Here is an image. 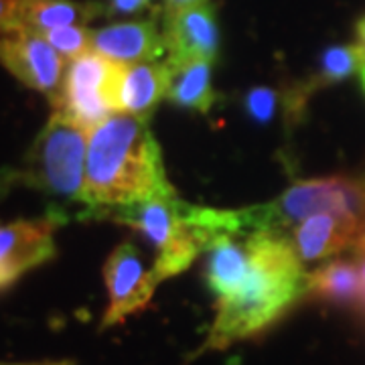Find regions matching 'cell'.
<instances>
[{
    "instance_id": "cell-1",
    "label": "cell",
    "mask_w": 365,
    "mask_h": 365,
    "mask_svg": "<svg viewBox=\"0 0 365 365\" xmlns=\"http://www.w3.org/2000/svg\"><path fill=\"white\" fill-rule=\"evenodd\" d=\"M158 197H175L160 146L146 120L116 112L90 134L86 205L110 211Z\"/></svg>"
},
{
    "instance_id": "cell-2",
    "label": "cell",
    "mask_w": 365,
    "mask_h": 365,
    "mask_svg": "<svg viewBox=\"0 0 365 365\" xmlns=\"http://www.w3.org/2000/svg\"><path fill=\"white\" fill-rule=\"evenodd\" d=\"M292 240L284 234H258L248 274L232 297L217 300V314L203 349H225L256 335L309 292Z\"/></svg>"
},
{
    "instance_id": "cell-3",
    "label": "cell",
    "mask_w": 365,
    "mask_h": 365,
    "mask_svg": "<svg viewBox=\"0 0 365 365\" xmlns=\"http://www.w3.org/2000/svg\"><path fill=\"white\" fill-rule=\"evenodd\" d=\"M90 132L55 110L29 150L21 179L43 193L86 203V158Z\"/></svg>"
},
{
    "instance_id": "cell-4",
    "label": "cell",
    "mask_w": 365,
    "mask_h": 365,
    "mask_svg": "<svg viewBox=\"0 0 365 365\" xmlns=\"http://www.w3.org/2000/svg\"><path fill=\"white\" fill-rule=\"evenodd\" d=\"M191 203L175 197H158L112 209V217L144 234L158 250L153 274L160 284L175 274L187 270L203 244L191 222Z\"/></svg>"
},
{
    "instance_id": "cell-5",
    "label": "cell",
    "mask_w": 365,
    "mask_h": 365,
    "mask_svg": "<svg viewBox=\"0 0 365 365\" xmlns=\"http://www.w3.org/2000/svg\"><path fill=\"white\" fill-rule=\"evenodd\" d=\"M264 209L274 234H284V227L319 213L351 217L365 232V173L359 177L339 175L300 181Z\"/></svg>"
},
{
    "instance_id": "cell-6",
    "label": "cell",
    "mask_w": 365,
    "mask_h": 365,
    "mask_svg": "<svg viewBox=\"0 0 365 365\" xmlns=\"http://www.w3.org/2000/svg\"><path fill=\"white\" fill-rule=\"evenodd\" d=\"M124 66L90 51L73 59L67 67L61 96L55 110L63 112L86 132H93L116 110L118 81Z\"/></svg>"
},
{
    "instance_id": "cell-7",
    "label": "cell",
    "mask_w": 365,
    "mask_h": 365,
    "mask_svg": "<svg viewBox=\"0 0 365 365\" xmlns=\"http://www.w3.org/2000/svg\"><path fill=\"white\" fill-rule=\"evenodd\" d=\"M0 55L4 67L14 78L21 79L31 90L45 93L53 106L57 104L63 88L61 79L66 57H61L47 41L29 31L4 33Z\"/></svg>"
},
{
    "instance_id": "cell-8",
    "label": "cell",
    "mask_w": 365,
    "mask_h": 365,
    "mask_svg": "<svg viewBox=\"0 0 365 365\" xmlns=\"http://www.w3.org/2000/svg\"><path fill=\"white\" fill-rule=\"evenodd\" d=\"M104 280L110 307L102 327L116 325L128 314L143 311L158 287L153 268H144L143 258L132 244H122L110 254L104 266Z\"/></svg>"
},
{
    "instance_id": "cell-9",
    "label": "cell",
    "mask_w": 365,
    "mask_h": 365,
    "mask_svg": "<svg viewBox=\"0 0 365 365\" xmlns=\"http://www.w3.org/2000/svg\"><path fill=\"white\" fill-rule=\"evenodd\" d=\"M57 227V215L31 222H13L0 230V284L2 290L55 256L53 234Z\"/></svg>"
},
{
    "instance_id": "cell-10",
    "label": "cell",
    "mask_w": 365,
    "mask_h": 365,
    "mask_svg": "<svg viewBox=\"0 0 365 365\" xmlns=\"http://www.w3.org/2000/svg\"><path fill=\"white\" fill-rule=\"evenodd\" d=\"M163 37L167 45V66L170 71L193 61H213L217 53V21L211 4L185 9L165 16Z\"/></svg>"
},
{
    "instance_id": "cell-11",
    "label": "cell",
    "mask_w": 365,
    "mask_h": 365,
    "mask_svg": "<svg viewBox=\"0 0 365 365\" xmlns=\"http://www.w3.org/2000/svg\"><path fill=\"white\" fill-rule=\"evenodd\" d=\"M2 31H29L41 35L49 29L86 25L106 13L98 2L76 0H2Z\"/></svg>"
},
{
    "instance_id": "cell-12",
    "label": "cell",
    "mask_w": 365,
    "mask_h": 365,
    "mask_svg": "<svg viewBox=\"0 0 365 365\" xmlns=\"http://www.w3.org/2000/svg\"><path fill=\"white\" fill-rule=\"evenodd\" d=\"M91 51L100 53L122 66H134V63H155L165 55L167 45L163 33H158L157 21L144 19V21L114 23L93 31Z\"/></svg>"
},
{
    "instance_id": "cell-13",
    "label": "cell",
    "mask_w": 365,
    "mask_h": 365,
    "mask_svg": "<svg viewBox=\"0 0 365 365\" xmlns=\"http://www.w3.org/2000/svg\"><path fill=\"white\" fill-rule=\"evenodd\" d=\"M364 234V225L351 217L319 213L302 220L292 232V244L302 262H313L339 254Z\"/></svg>"
},
{
    "instance_id": "cell-14",
    "label": "cell",
    "mask_w": 365,
    "mask_h": 365,
    "mask_svg": "<svg viewBox=\"0 0 365 365\" xmlns=\"http://www.w3.org/2000/svg\"><path fill=\"white\" fill-rule=\"evenodd\" d=\"M256 235L258 234H223L209 244L205 280L217 300L232 297L244 282L252 262Z\"/></svg>"
},
{
    "instance_id": "cell-15",
    "label": "cell",
    "mask_w": 365,
    "mask_h": 365,
    "mask_svg": "<svg viewBox=\"0 0 365 365\" xmlns=\"http://www.w3.org/2000/svg\"><path fill=\"white\" fill-rule=\"evenodd\" d=\"M173 73L167 63H134L124 66L118 81L116 110L136 118L150 116L155 106L169 93Z\"/></svg>"
},
{
    "instance_id": "cell-16",
    "label": "cell",
    "mask_w": 365,
    "mask_h": 365,
    "mask_svg": "<svg viewBox=\"0 0 365 365\" xmlns=\"http://www.w3.org/2000/svg\"><path fill=\"white\" fill-rule=\"evenodd\" d=\"M309 292L331 302H359L361 274L351 262L335 260L309 274Z\"/></svg>"
},
{
    "instance_id": "cell-17",
    "label": "cell",
    "mask_w": 365,
    "mask_h": 365,
    "mask_svg": "<svg viewBox=\"0 0 365 365\" xmlns=\"http://www.w3.org/2000/svg\"><path fill=\"white\" fill-rule=\"evenodd\" d=\"M211 63L213 61H193L177 71H170V88L167 98L173 104L193 108L199 112H209L215 102V91L211 88Z\"/></svg>"
},
{
    "instance_id": "cell-18",
    "label": "cell",
    "mask_w": 365,
    "mask_h": 365,
    "mask_svg": "<svg viewBox=\"0 0 365 365\" xmlns=\"http://www.w3.org/2000/svg\"><path fill=\"white\" fill-rule=\"evenodd\" d=\"M365 66V49L355 43V45H341V47H331L323 55L321 67L317 76L304 83H300V90L304 91L309 98L311 93L319 88H325L331 83H337L341 79L349 78L353 73H359Z\"/></svg>"
},
{
    "instance_id": "cell-19",
    "label": "cell",
    "mask_w": 365,
    "mask_h": 365,
    "mask_svg": "<svg viewBox=\"0 0 365 365\" xmlns=\"http://www.w3.org/2000/svg\"><path fill=\"white\" fill-rule=\"evenodd\" d=\"M91 35L93 31L83 25H66L49 29L39 37L47 41L55 51L66 59H78L91 51Z\"/></svg>"
},
{
    "instance_id": "cell-20",
    "label": "cell",
    "mask_w": 365,
    "mask_h": 365,
    "mask_svg": "<svg viewBox=\"0 0 365 365\" xmlns=\"http://www.w3.org/2000/svg\"><path fill=\"white\" fill-rule=\"evenodd\" d=\"M280 96L270 88H256L246 96V110L254 120L258 122H268L272 120L276 108L280 104Z\"/></svg>"
},
{
    "instance_id": "cell-21",
    "label": "cell",
    "mask_w": 365,
    "mask_h": 365,
    "mask_svg": "<svg viewBox=\"0 0 365 365\" xmlns=\"http://www.w3.org/2000/svg\"><path fill=\"white\" fill-rule=\"evenodd\" d=\"M153 4V0H108L106 14H132L146 11Z\"/></svg>"
},
{
    "instance_id": "cell-22",
    "label": "cell",
    "mask_w": 365,
    "mask_h": 365,
    "mask_svg": "<svg viewBox=\"0 0 365 365\" xmlns=\"http://www.w3.org/2000/svg\"><path fill=\"white\" fill-rule=\"evenodd\" d=\"M209 0H163V14L170 16L175 13H181L185 9H193V6H201L207 4Z\"/></svg>"
},
{
    "instance_id": "cell-23",
    "label": "cell",
    "mask_w": 365,
    "mask_h": 365,
    "mask_svg": "<svg viewBox=\"0 0 365 365\" xmlns=\"http://www.w3.org/2000/svg\"><path fill=\"white\" fill-rule=\"evenodd\" d=\"M353 250L359 258H365V234H361L357 237V242L353 244Z\"/></svg>"
},
{
    "instance_id": "cell-24",
    "label": "cell",
    "mask_w": 365,
    "mask_h": 365,
    "mask_svg": "<svg viewBox=\"0 0 365 365\" xmlns=\"http://www.w3.org/2000/svg\"><path fill=\"white\" fill-rule=\"evenodd\" d=\"M357 43L365 49V16L357 23Z\"/></svg>"
},
{
    "instance_id": "cell-25",
    "label": "cell",
    "mask_w": 365,
    "mask_h": 365,
    "mask_svg": "<svg viewBox=\"0 0 365 365\" xmlns=\"http://www.w3.org/2000/svg\"><path fill=\"white\" fill-rule=\"evenodd\" d=\"M16 365H76L73 361H47V364H16Z\"/></svg>"
},
{
    "instance_id": "cell-26",
    "label": "cell",
    "mask_w": 365,
    "mask_h": 365,
    "mask_svg": "<svg viewBox=\"0 0 365 365\" xmlns=\"http://www.w3.org/2000/svg\"><path fill=\"white\" fill-rule=\"evenodd\" d=\"M359 76H361V83H364V90H365V66L361 67V71H359Z\"/></svg>"
},
{
    "instance_id": "cell-27",
    "label": "cell",
    "mask_w": 365,
    "mask_h": 365,
    "mask_svg": "<svg viewBox=\"0 0 365 365\" xmlns=\"http://www.w3.org/2000/svg\"><path fill=\"white\" fill-rule=\"evenodd\" d=\"M364 234H365V232H364Z\"/></svg>"
}]
</instances>
